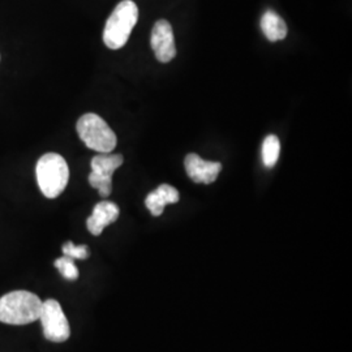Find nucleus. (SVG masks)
Here are the masks:
<instances>
[{
  "label": "nucleus",
  "mask_w": 352,
  "mask_h": 352,
  "mask_svg": "<svg viewBox=\"0 0 352 352\" xmlns=\"http://www.w3.org/2000/svg\"><path fill=\"white\" fill-rule=\"evenodd\" d=\"M151 49L157 60L161 63H168L175 58V38L173 26L168 21L160 20L155 23L151 32Z\"/></svg>",
  "instance_id": "0eeeda50"
},
{
  "label": "nucleus",
  "mask_w": 352,
  "mask_h": 352,
  "mask_svg": "<svg viewBox=\"0 0 352 352\" xmlns=\"http://www.w3.org/2000/svg\"><path fill=\"white\" fill-rule=\"evenodd\" d=\"M180 196L177 189L168 184H162L155 190L151 192L145 200L146 208L154 217H160L164 213V206L168 204H176Z\"/></svg>",
  "instance_id": "9d476101"
},
{
  "label": "nucleus",
  "mask_w": 352,
  "mask_h": 352,
  "mask_svg": "<svg viewBox=\"0 0 352 352\" xmlns=\"http://www.w3.org/2000/svg\"><path fill=\"white\" fill-rule=\"evenodd\" d=\"M122 154H98L91 158V173L89 183L93 188L98 189L102 197H109L113 190V173L123 164Z\"/></svg>",
  "instance_id": "39448f33"
},
{
  "label": "nucleus",
  "mask_w": 352,
  "mask_h": 352,
  "mask_svg": "<svg viewBox=\"0 0 352 352\" xmlns=\"http://www.w3.org/2000/svg\"><path fill=\"white\" fill-rule=\"evenodd\" d=\"M76 129L89 149L101 154L111 153L118 144L115 132L97 113L82 115L76 124Z\"/></svg>",
  "instance_id": "20e7f679"
},
{
  "label": "nucleus",
  "mask_w": 352,
  "mask_h": 352,
  "mask_svg": "<svg viewBox=\"0 0 352 352\" xmlns=\"http://www.w3.org/2000/svg\"><path fill=\"white\" fill-rule=\"evenodd\" d=\"M261 29L270 42L282 41L287 36V25L283 19L273 11H266L261 19Z\"/></svg>",
  "instance_id": "9b49d317"
},
{
  "label": "nucleus",
  "mask_w": 352,
  "mask_h": 352,
  "mask_svg": "<svg viewBox=\"0 0 352 352\" xmlns=\"http://www.w3.org/2000/svg\"><path fill=\"white\" fill-rule=\"evenodd\" d=\"M184 166H186L187 175L195 183H202V184H210L215 182L222 170V164L219 162L205 161L195 153H190L186 157Z\"/></svg>",
  "instance_id": "6e6552de"
},
{
  "label": "nucleus",
  "mask_w": 352,
  "mask_h": 352,
  "mask_svg": "<svg viewBox=\"0 0 352 352\" xmlns=\"http://www.w3.org/2000/svg\"><path fill=\"white\" fill-rule=\"evenodd\" d=\"M42 300L29 291H12L0 298V322L8 325H28L39 320Z\"/></svg>",
  "instance_id": "f257e3e1"
},
{
  "label": "nucleus",
  "mask_w": 352,
  "mask_h": 352,
  "mask_svg": "<svg viewBox=\"0 0 352 352\" xmlns=\"http://www.w3.org/2000/svg\"><path fill=\"white\" fill-rule=\"evenodd\" d=\"M55 267L60 272V274L68 280H76L78 278V269L75 260L71 257L63 256L55 261Z\"/></svg>",
  "instance_id": "ddd939ff"
},
{
  "label": "nucleus",
  "mask_w": 352,
  "mask_h": 352,
  "mask_svg": "<svg viewBox=\"0 0 352 352\" xmlns=\"http://www.w3.org/2000/svg\"><path fill=\"white\" fill-rule=\"evenodd\" d=\"M38 186L47 199H56L64 192L69 180V168L63 157L58 153H46L38 160Z\"/></svg>",
  "instance_id": "7ed1b4c3"
},
{
  "label": "nucleus",
  "mask_w": 352,
  "mask_h": 352,
  "mask_svg": "<svg viewBox=\"0 0 352 352\" xmlns=\"http://www.w3.org/2000/svg\"><path fill=\"white\" fill-rule=\"evenodd\" d=\"M39 321L43 327V334L46 340L62 343L69 338L71 329L68 320L64 315L60 304L56 300L49 299L42 304Z\"/></svg>",
  "instance_id": "423d86ee"
},
{
  "label": "nucleus",
  "mask_w": 352,
  "mask_h": 352,
  "mask_svg": "<svg viewBox=\"0 0 352 352\" xmlns=\"http://www.w3.org/2000/svg\"><path fill=\"white\" fill-rule=\"evenodd\" d=\"M139 20V8L135 1H120L106 21L103 30V42L111 50L124 47L133 28Z\"/></svg>",
  "instance_id": "f03ea898"
},
{
  "label": "nucleus",
  "mask_w": 352,
  "mask_h": 352,
  "mask_svg": "<svg viewBox=\"0 0 352 352\" xmlns=\"http://www.w3.org/2000/svg\"><path fill=\"white\" fill-rule=\"evenodd\" d=\"M119 213L120 210L116 204L111 201L98 202L87 221L89 232L94 236H100L106 227L119 218Z\"/></svg>",
  "instance_id": "1a4fd4ad"
},
{
  "label": "nucleus",
  "mask_w": 352,
  "mask_h": 352,
  "mask_svg": "<svg viewBox=\"0 0 352 352\" xmlns=\"http://www.w3.org/2000/svg\"><path fill=\"white\" fill-rule=\"evenodd\" d=\"M280 154V142L276 135H269L263 142V162L265 167L272 168L278 162Z\"/></svg>",
  "instance_id": "f8f14e48"
},
{
  "label": "nucleus",
  "mask_w": 352,
  "mask_h": 352,
  "mask_svg": "<svg viewBox=\"0 0 352 352\" xmlns=\"http://www.w3.org/2000/svg\"><path fill=\"white\" fill-rule=\"evenodd\" d=\"M64 256L74 260H87L89 257V248L87 245H75L72 241H67L62 248Z\"/></svg>",
  "instance_id": "4468645a"
}]
</instances>
